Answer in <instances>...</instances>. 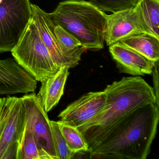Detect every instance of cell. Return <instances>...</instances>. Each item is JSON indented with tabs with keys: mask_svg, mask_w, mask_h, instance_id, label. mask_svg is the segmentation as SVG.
Segmentation results:
<instances>
[{
	"mask_svg": "<svg viewBox=\"0 0 159 159\" xmlns=\"http://www.w3.org/2000/svg\"><path fill=\"white\" fill-rule=\"evenodd\" d=\"M159 107L148 103L124 117L89 150L90 158L146 159L157 133Z\"/></svg>",
	"mask_w": 159,
	"mask_h": 159,
	"instance_id": "obj_1",
	"label": "cell"
},
{
	"mask_svg": "<svg viewBox=\"0 0 159 159\" xmlns=\"http://www.w3.org/2000/svg\"><path fill=\"white\" fill-rule=\"evenodd\" d=\"M105 108L91 120L78 127L89 150L116 124L136 109L150 103H159L153 87L139 76L124 77L107 85Z\"/></svg>",
	"mask_w": 159,
	"mask_h": 159,
	"instance_id": "obj_2",
	"label": "cell"
},
{
	"mask_svg": "<svg viewBox=\"0 0 159 159\" xmlns=\"http://www.w3.org/2000/svg\"><path fill=\"white\" fill-rule=\"evenodd\" d=\"M49 15L55 26H60L85 49L104 48L108 15L90 2L66 0Z\"/></svg>",
	"mask_w": 159,
	"mask_h": 159,
	"instance_id": "obj_3",
	"label": "cell"
},
{
	"mask_svg": "<svg viewBox=\"0 0 159 159\" xmlns=\"http://www.w3.org/2000/svg\"><path fill=\"white\" fill-rule=\"evenodd\" d=\"M11 52L15 60L37 81H43L59 69L42 40L32 17Z\"/></svg>",
	"mask_w": 159,
	"mask_h": 159,
	"instance_id": "obj_4",
	"label": "cell"
},
{
	"mask_svg": "<svg viewBox=\"0 0 159 159\" xmlns=\"http://www.w3.org/2000/svg\"><path fill=\"white\" fill-rule=\"evenodd\" d=\"M25 121L21 98H0V159H16Z\"/></svg>",
	"mask_w": 159,
	"mask_h": 159,
	"instance_id": "obj_5",
	"label": "cell"
},
{
	"mask_svg": "<svg viewBox=\"0 0 159 159\" xmlns=\"http://www.w3.org/2000/svg\"><path fill=\"white\" fill-rule=\"evenodd\" d=\"M30 0H2L0 3V53L11 52L32 17Z\"/></svg>",
	"mask_w": 159,
	"mask_h": 159,
	"instance_id": "obj_6",
	"label": "cell"
},
{
	"mask_svg": "<svg viewBox=\"0 0 159 159\" xmlns=\"http://www.w3.org/2000/svg\"><path fill=\"white\" fill-rule=\"evenodd\" d=\"M25 112V125L33 134L39 146L42 159H58L54 142L51 120L35 93L21 97Z\"/></svg>",
	"mask_w": 159,
	"mask_h": 159,
	"instance_id": "obj_7",
	"label": "cell"
},
{
	"mask_svg": "<svg viewBox=\"0 0 159 159\" xmlns=\"http://www.w3.org/2000/svg\"><path fill=\"white\" fill-rule=\"evenodd\" d=\"M143 33L148 34L136 5L108 15L105 33V41L107 46H111L128 37Z\"/></svg>",
	"mask_w": 159,
	"mask_h": 159,
	"instance_id": "obj_8",
	"label": "cell"
},
{
	"mask_svg": "<svg viewBox=\"0 0 159 159\" xmlns=\"http://www.w3.org/2000/svg\"><path fill=\"white\" fill-rule=\"evenodd\" d=\"M106 105L107 96L104 91L90 92L69 105L58 117L60 120L78 128L99 114Z\"/></svg>",
	"mask_w": 159,
	"mask_h": 159,
	"instance_id": "obj_9",
	"label": "cell"
},
{
	"mask_svg": "<svg viewBox=\"0 0 159 159\" xmlns=\"http://www.w3.org/2000/svg\"><path fill=\"white\" fill-rule=\"evenodd\" d=\"M109 52L119 72L134 76L151 75L156 62L119 42L109 46Z\"/></svg>",
	"mask_w": 159,
	"mask_h": 159,
	"instance_id": "obj_10",
	"label": "cell"
},
{
	"mask_svg": "<svg viewBox=\"0 0 159 159\" xmlns=\"http://www.w3.org/2000/svg\"><path fill=\"white\" fill-rule=\"evenodd\" d=\"M31 6L32 19L54 63L59 68L62 66H68L70 68V65L64 56L59 47L54 33L55 26L52 21L49 13L42 10L38 5L31 3Z\"/></svg>",
	"mask_w": 159,
	"mask_h": 159,
	"instance_id": "obj_11",
	"label": "cell"
},
{
	"mask_svg": "<svg viewBox=\"0 0 159 159\" xmlns=\"http://www.w3.org/2000/svg\"><path fill=\"white\" fill-rule=\"evenodd\" d=\"M70 69L68 66L61 67L55 74L42 82L37 95L46 112H49L59 103L64 94Z\"/></svg>",
	"mask_w": 159,
	"mask_h": 159,
	"instance_id": "obj_12",
	"label": "cell"
},
{
	"mask_svg": "<svg viewBox=\"0 0 159 159\" xmlns=\"http://www.w3.org/2000/svg\"><path fill=\"white\" fill-rule=\"evenodd\" d=\"M154 62L159 60V39L150 34L134 35L119 42Z\"/></svg>",
	"mask_w": 159,
	"mask_h": 159,
	"instance_id": "obj_13",
	"label": "cell"
},
{
	"mask_svg": "<svg viewBox=\"0 0 159 159\" xmlns=\"http://www.w3.org/2000/svg\"><path fill=\"white\" fill-rule=\"evenodd\" d=\"M54 33L60 49L71 68L76 66L86 49L77 39L60 26H55Z\"/></svg>",
	"mask_w": 159,
	"mask_h": 159,
	"instance_id": "obj_14",
	"label": "cell"
},
{
	"mask_svg": "<svg viewBox=\"0 0 159 159\" xmlns=\"http://www.w3.org/2000/svg\"><path fill=\"white\" fill-rule=\"evenodd\" d=\"M136 6L148 34L159 39V0H139Z\"/></svg>",
	"mask_w": 159,
	"mask_h": 159,
	"instance_id": "obj_15",
	"label": "cell"
},
{
	"mask_svg": "<svg viewBox=\"0 0 159 159\" xmlns=\"http://www.w3.org/2000/svg\"><path fill=\"white\" fill-rule=\"evenodd\" d=\"M69 149L72 152H88L89 147L82 133L77 127L70 125L63 121H57Z\"/></svg>",
	"mask_w": 159,
	"mask_h": 159,
	"instance_id": "obj_16",
	"label": "cell"
},
{
	"mask_svg": "<svg viewBox=\"0 0 159 159\" xmlns=\"http://www.w3.org/2000/svg\"><path fill=\"white\" fill-rule=\"evenodd\" d=\"M16 159H42L35 138L25 125L18 141Z\"/></svg>",
	"mask_w": 159,
	"mask_h": 159,
	"instance_id": "obj_17",
	"label": "cell"
},
{
	"mask_svg": "<svg viewBox=\"0 0 159 159\" xmlns=\"http://www.w3.org/2000/svg\"><path fill=\"white\" fill-rule=\"evenodd\" d=\"M102 11L114 13L134 7L139 0H89Z\"/></svg>",
	"mask_w": 159,
	"mask_h": 159,
	"instance_id": "obj_18",
	"label": "cell"
},
{
	"mask_svg": "<svg viewBox=\"0 0 159 159\" xmlns=\"http://www.w3.org/2000/svg\"><path fill=\"white\" fill-rule=\"evenodd\" d=\"M51 127L54 142L58 159H72L76 153L72 152L68 147L57 121L51 120Z\"/></svg>",
	"mask_w": 159,
	"mask_h": 159,
	"instance_id": "obj_19",
	"label": "cell"
},
{
	"mask_svg": "<svg viewBox=\"0 0 159 159\" xmlns=\"http://www.w3.org/2000/svg\"><path fill=\"white\" fill-rule=\"evenodd\" d=\"M158 62H156L152 70L153 77V90L157 101L159 102V71H158Z\"/></svg>",
	"mask_w": 159,
	"mask_h": 159,
	"instance_id": "obj_20",
	"label": "cell"
},
{
	"mask_svg": "<svg viewBox=\"0 0 159 159\" xmlns=\"http://www.w3.org/2000/svg\"><path fill=\"white\" fill-rule=\"evenodd\" d=\"M2 0H0V3L2 2Z\"/></svg>",
	"mask_w": 159,
	"mask_h": 159,
	"instance_id": "obj_21",
	"label": "cell"
}]
</instances>
